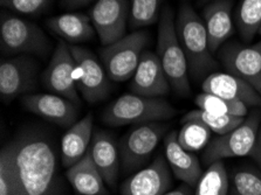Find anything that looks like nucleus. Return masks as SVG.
Instances as JSON below:
<instances>
[{"mask_svg": "<svg viewBox=\"0 0 261 195\" xmlns=\"http://www.w3.org/2000/svg\"><path fill=\"white\" fill-rule=\"evenodd\" d=\"M20 195H59L58 157L45 133L25 131L6 144Z\"/></svg>", "mask_w": 261, "mask_h": 195, "instance_id": "f257e3e1", "label": "nucleus"}, {"mask_svg": "<svg viewBox=\"0 0 261 195\" xmlns=\"http://www.w3.org/2000/svg\"><path fill=\"white\" fill-rule=\"evenodd\" d=\"M176 32L188 60L189 73L195 81L205 79L218 63L210 50L207 32L204 21L192 6L181 5L176 19Z\"/></svg>", "mask_w": 261, "mask_h": 195, "instance_id": "f03ea898", "label": "nucleus"}, {"mask_svg": "<svg viewBox=\"0 0 261 195\" xmlns=\"http://www.w3.org/2000/svg\"><path fill=\"white\" fill-rule=\"evenodd\" d=\"M161 65L172 90L179 96L191 94L189 79V65L176 32V19L170 7L162 10L158 21L157 53Z\"/></svg>", "mask_w": 261, "mask_h": 195, "instance_id": "7ed1b4c3", "label": "nucleus"}, {"mask_svg": "<svg viewBox=\"0 0 261 195\" xmlns=\"http://www.w3.org/2000/svg\"><path fill=\"white\" fill-rule=\"evenodd\" d=\"M177 114L167 99L124 94L106 107L102 119L110 126L145 124L172 118Z\"/></svg>", "mask_w": 261, "mask_h": 195, "instance_id": "20e7f679", "label": "nucleus"}, {"mask_svg": "<svg viewBox=\"0 0 261 195\" xmlns=\"http://www.w3.org/2000/svg\"><path fill=\"white\" fill-rule=\"evenodd\" d=\"M2 50L6 55L46 57L50 49L48 38L35 23L4 12L0 20Z\"/></svg>", "mask_w": 261, "mask_h": 195, "instance_id": "39448f33", "label": "nucleus"}, {"mask_svg": "<svg viewBox=\"0 0 261 195\" xmlns=\"http://www.w3.org/2000/svg\"><path fill=\"white\" fill-rule=\"evenodd\" d=\"M149 39L148 32L136 31L100 49L101 61L112 81L132 79Z\"/></svg>", "mask_w": 261, "mask_h": 195, "instance_id": "423d86ee", "label": "nucleus"}, {"mask_svg": "<svg viewBox=\"0 0 261 195\" xmlns=\"http://www.w3.org/2000/svg\"><path fill=\"white\" fill-rule=\"evenodd\" d=\"M261 111L254 110L236 129L210 142L204 151V164L208 166L227 158L251 156L259 133Z\"/></svg>", "mask_w": 261, "mask_h": 195, "instance_id": "0eeeda50", "label": "nucleus"}, {"mask_svg": "<svg viewBox=\"0 0 261 195\" xmlns=\"http://www.w3.org/2000/svg\"><path fill=\"white\" fill-rule=\"evenodd\" d=\"M75 62V82L79 94L89 104L103 101L110 93L109 76L96 55L85 47L69 45Z\"/></svg>", "mask_w": 261, "mask_h": 195, "instance_id": "6e6552de", "label": "nucleus"}, {"mask_svg": "<svg viewBox=\"0 0 261 195\" xmlns=\"http://www.w3.org/2000/svg\"><path fill=\"white\" fill-rule=\"evenodd\" d=\"M168 124L162 122L145 123L133 129L122 139L120 156L124 172H132L148 160L162 138L168 134Z\"/></svg>", "mask_w": 261, "mask_h": 195, "instance_id": "1a4fd4ad", "label": "nucleus"}, {"mask_svg": "<svg viewBox=\"0 0 261 195\" xmlns=\"http://www.w3.org/2000/svg\"><path fill=\"white\" fill-rule=\"evenodd\" d=\"M217 53L228 74L250 83L261 95V41L254 45L226 42Z\"/></svg>", "mask_w": 261, "mask_h": 195, "instance_id": "9d476101", "label": "nucleus"}, {"mask_svg": "<svg viewBox=\"0 0 261 195\" xmlns=\"http://www.w3.org/2000/svg\"><path fill=\"white\" fill-rule=\"evenodd\" d=\"M76 62L70 51L68 43L60 41L52 55V59L42 73V83L52 94L68 98L76 105H80L76 82H75Z\"/></svg>", "mask_w": 261, "mask_h": 195, "instance_id": "9b49d317", "label": "nucleus"}, {"mask_svg": "<svg viewBox=\"0 0 261 195\" xmlns=\"http://www.w3.org/2000/svg\"><path fill=\"white\" fill-rule=\"evenodd\" d=\"M38 87V66L30 55H18L0 63V96L10 103Z\"/></svg>", "mask_w": 261, "mask_h": 195, "instance_id": "f8f14e48", "label": "nucleus"}, {"mask_svg": "<svg viewBox=\"0 0 261 195\" xmlns=\"http://www.w3.org/2000/svg\"><path fill=\"white\" fill-rule=\"evenodd\" d=\"M89 17L102 45H112L125 35L130 17L128 0H96Z\"/></svg>", "mask_w": 261, "mask_h": 195, "instance_id": "ddd939ff", "label": "nucleus"}, {"mask_svg": "<svg viewBox=\"0 0 261 195\" xmlns=\"http://www.w3.org/2000/svg\"><path fill=\"white\" fill-rule=\"evenodd\" d=\"M21 104L26 111L62 127L72 126L76 123L79 105L60 95L29 94L22 96Z\"/></svg>", "mask_w": 261, "mask_h": 195, "instance_id": "4468645a", "label": "nucleus"}, {"mask_svg": "<svg viewBox=\"0 0 261 195\" xmlns=\"http://www.w3.org/2000/svg\"><path fill=\"white\" fill-rule=\"evenodd\" d=\"M170 166L158 156L149 166L126 179L121 187L122 195H164L171 187Z\"/></svg>", "mask_w": 261, "mask_h": 195, "instance_id": "2eb2a0df", "label": "nucleus"}, {"mask_svg": "<svg viewBox=\"0 0 261 195\" xmlns=\"http://www.w3.org/2000/svg\"><path fill=\"white\" fill-rule=\"evenodd\" d=\"M170 83L160 58L156 53L144 50L141 61L132 77L130 93L146 97H162L170 91Z\"/></svg>", "mask_w": 261, "mask_h": 195, "instance_id": "dca6fc26", "label": "nucleus"}, {"mask_svg": "<svg viewBox=\"0 0 261 195\" xmlns=\"http://www.w3.org/2000/svg\"><path fill=\"white\" fill-rule=\"evenodd\" d=\"M203 93L228 101L244 103L248 107L261 106V95L244 79L228 73H212L201 83Z\"/></svg>", "mask_w": 261, "mask_h": 195, "instance_id": "f3484780", "label": "nucleus"}, {"mask_svg": "<svg viewBox=\"0 0 261 195\" xmlns=\"http://www.w3.org/2000/svg\"><path fill=\"white\" fill-rule=\"evenodd\" d=\"M232 5V0H213L204 7L203 21L212 54L217 53L234 33Z\"/></svg>", "mask_w": 261, "mask_h": 195, "instance_id": "a211bd4d", "label": "nucleus"}, {"mask_svg": "<svg viewBox=\"0 0 261 195\" xmlns=\"http://www.w3.org/2000/svg\"><path fill=\"white\" fill-rule=\"evenodd\" d=\"M164 151L165 159L175 177L190 187L197 186L203 174L200 162L195 154L179 144L176 131H170L164 137Z\"/></svg>", "mask_w": 261, "mask_h": 195, "instance_id": "6ab92c4d", "label": "nucleus"}, {"mask_svg": "<svg viewBox=\"0 0 261 195\" xmlns=\"http://www.w3.org/2000/svg\"><path fill=\"white\" fill-rule=\"evenodd\" d=\"M88 151L106 184L110 188H115L120 173L121 156L112 134L96 131L93 134Z\"/></svg>", "mask_w": 261, "mask_h": 195, "instance_id": "aec40b11", "label": "nucleus"}, {"mask_svg": "<svg viewBox=\"0 0 261 195\" xmlns=\"http://www.w3.org/2000/svg\"><path fill=\"white\" fill-rule=\"evenodd\" d=\"M93 139V116L86 115L80 121L67 130L61 139V160L62 165L69 169L70 166L85 157L88 152Z\"/></svg>", "mask_w": 261, "mask_h": 195, "instance_id": "412c9836", "label": "nucleus"}, {"mask_svg": "<svg viewBox=\"0 0 261 195\" xmlns=\"http://www.w3.org/2000/svg\"><path fill=\"white\" fill-rule=\"evenodd\" d=\"M66 178L73 188L81 195H107L106 182L93 161L89 151L76 164L70 166Z\"/></svg>", "mask_w": 261, "mask_h": 195, "instance_id": "4be33fe9", "label": "nucleus"}, {"mask_svg": "<svg viewBox=\"0 0 261 195\" xmlns=\"http://www.w3.org/2000/svg\"><path fill=\"white\" fill-rule=\"evenodd\" d=\"M47 27L69 45L88 41L94 38L95 29L89 15L65 13L47 20Z\"/></svg>", "mask_w": 261, "mask_h": 195, "instance_id": "5701e85b", "label": "nucleus"}, {"mask_svg": "<svg viewBox=\"0 0 261 195\" xmlns=\"http://www.w3.org/2000/svg\"><path fill=\"white\" fill-rule=\"evenodd\" d=\"M236 25L244 42H250L261 27V0H241L236 13Z\"/></svg>", "mask_w": 261, "mask_h": 195, "instance_id": "b1692460", "label": "nucleus"}, {"mask_svg": "<svg viewBox=\"0 0 261 195\" xmlns=\"http://www.w3.org/2000/svg\"><path fill=\"white\" fill-rule=\"evenodd\" d=\"M230 179L223 160L208 165L197 184L195 195H227Z\"/></svg>", "mask_w": 261, "mask_h": 195, "instance_id": "393cba45", "label": "nucleus"}, {"mask_svg": "<svg viewBox=\"0 0 261 195\" xmlns=\"http://www.w3.org/2000/svg\"><path fill=\"white\" fill-rule=\"evenodd\" d=\"M195 104L200 110L207 111L215 115H230V116L246 117L248 114V106L244 103L228 101L216 95L208 93H201L195 98Z\"/></svg>", "mask_w": 261, "mask_h": 195, "instance_id": "a878e982", "label": "nucleus"}, {"mask_svg": "<svg viewBox=\"0 0 261 195\" xmlns=\"http://www.w3.org/2000/svg\"><path fill=\"white\" fill-rule=\"evenodd\" d=\"M245 117L230 116V115H215L207 111L196 109L190 111L189 114L181 118V123L187 121H199L211 129L212 132L217 134H225L230 132L244 122Z\"/></svg>", "mask_w": 261, "mask_h": 195, "instance_id": "bb28decb", "label": "nucleus"}, {"mask_svg": "<svg viewBox=\"0 0 261 195\" xmlns=\"http://www.w3.org/2000/svg\"><path fill=\"white\" fill-rule=\"evenodd\" d=\"M181 129L177 133L179 144L190 152L203 150L211 139V129L199 121H187L181 123Z\"/></svg>", "mask_w": 261, "mask_h": 195, "instance_id": "cd10ccee", "label": "nucleus"}, {"mask_svg": "<svg viewBox=\"0 0 261 195\" xmlns=\"http://www.w3.org/2000/svg\"><path fill=\"white\" fill-rule=\"evenodd\" d=\"M163 0H130V26L133 30L160 21Z\"/></svg>", "mask_w": 261, "mask_h": 195, "instance_id": "c85d7f7f", "label": "nucleus"}, {"mask_svg": "<svg viewBox=\"0 0 261 195\" xmlns=\"http://www.w3.org/2000/svg\"><path fill=\"white\" fill-rule=\"evenodd\" d=\"M231 181L233 195H261V176L254 171H236Z\"/></svg>", "mask_w": 261, "mask_h": 195, "instance_id": "c756f323", "label": "nucleus"}, {"mask_svg": "<svg viewBox=\"0 0 261 195\" xmlns=\"http://www.w3.org/2000/svg\"><path fill=\"white\" fill-rule=\"evenodd\" d=\"M0 195H20L6 146L0 153Z\"/></svg>", "mask_w": 261, "mask_h": 195, "instance_id": "7c9ffc66", "label": "nucleus"}, {"mask_svg": "<svg viewBox=\"0 0 261 195\" xmlns=\"http://www.w3.org/2000/svg\"><path fill=\"white\" fill-rule=\"evenodd\" d=\"M52 2L53 0H0V4L18 13L39 15L48 9Z\"/></svg>", "mask_w": 261, "mask_h": 195, "instance_id": "2f4dec72", "label": "nucleus"}, {"mask_svg": "<svg viewBox=\"0 0 261 195\" xmlns=\"http://www.w3.org/2000/svg\"><path fill=\"white\" fill-rule=\"evenodd\" d=\"M92 2H94V0H60L61 6L67 10L80 9V7L88 5Z\"/></svg>", "mask_w": 261, "mask_h": 195, "instance_id": "473e14b6", "label": "nucleus"}, {"mask_svg": "<svg viewBox=\"0 0 261 195\" xmlns=\"http://www.w3.org/2000/svg\"><path fill=\"white\" fill-rule=\"evenodd\" d=\"M251 156L253 157V159L258 162L261 167V127L259 129V133H258V137H256V142H255V145L253 147V151L251 153Z\"/></svg>", "mask_w": 261, "mask_h": 195, "instance_id": "72a5a7b5", "label": "nucleus"}, {"mask_svg": "<svg viewBox=\"0 0 261 195\" xmlns=\"http://www.w3.org/2000/svg\"><path fill=\"white\" fill-rule=\"evenodd\" d=\"M164 195H191V188H190L189 185H183L180 187H178L177 189L170 190V192L165 193Z\"/></svg>", "mask_w": 261, "mask_h": 195, "instance_id": "f704fd0d", "label": "nucleus"}, {"mask_svg": "<svg viewBox=\"0 0 261 195\" xmlns=\"http://www.w3.org/2000/svg\"><path fill=\"white\" fill-rule=\"evenodd\" d=\"M199 4H206V3H211L213 0H198Z\"/></svg>", "mask_w": 261, "mask_h": 195, "instance_id": "c9c22d12", "label": "nucleus"}, {"mask_svg": "<svg viewBox=\"0 0 261 195\" xmlns=\"http://www.w3.org/2000/svg\"><path fill=\"white\" fill-rule=\"evenodd\" d=\"M258 34L261 35V27H260V30H259V32H258Z\"/></svg>", "mask_w": 261, "mask_h": 195, "instance_id": "e433bc0d", "label": "nucleus"}]
</instances>
